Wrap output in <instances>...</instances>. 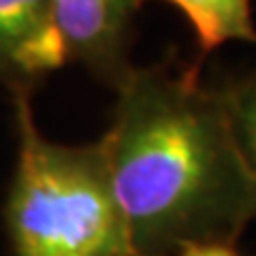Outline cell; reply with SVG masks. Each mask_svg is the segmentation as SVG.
<instances>
[{"label":"cell","mask_w":256,"mask_h":256,"mask_svg":"<svg viewBox=\"0 0 256 256\" xmlns=\"http://www.w3.org/2000/svg\"><path fill=\"white\" fill-rule=\"evenodd\" d=\"M98 139L134 256H173L190 244H233L256 218V178L220 90L198 66H132L116 88Z\"/></svg>","instance_id":"cell-1"},{"label":"cell","mask_w":256,"mask_h":256,"mask_svg":"<svg viewBox=\"0 0 256 256\" xmlns=\"http://www.w3.org/2000/svg\"><path fill=\"white\" fill-rule=\"evenodd\" d=\"M18 158L4 203L15 256H134L100 141L64 146L41 132L32 90L11 92Z\"/></svg>","instance_id":"cell-2"},{"label":"cell","mask_w":256,"mask_h":256,"mask_svg":"<svg viewBox=\"0 0 256 256\" xmlns=\"http://www.w3.org/2000/svg\"><path fill=\"white\" fill-rule=\"evenodd\" d=\"M166 2L178 6L186 15L203 54H210L230 41L256 45L252 0H166Z\"/></svg>","instance_id":"cell-5"},{"label":"cell","mask_w":256,"mask_h":256,"mask_svg":"<svg viewBox=\"0 0 256 256\" xmlns=\"http://www.w3.org/2000/svg\"><path fill=\"white\" fill-rule=\"evenodd\" d=\"M178 256H239V254L235 252L233 244L207 242V244H190L182 248Z\"/></svg>","instance_id":"cell-7"},{"label":"cell","mask_w":256,"mask_h":256,"mask_svg":"<svg viewBox=\"0 0 256 256\" xmlns=\"http://www.w3.org/2000/svg\"><path fill=\"white\" fill-rule=\"evenodd\" d=\"M218 90L235 141L256 178V66L242 79Z\"/></svg>","instance_id":"cell-6"},{"label":"cell","mask_w":256,"mask_h":256,"mask_svg":"<svg viewBox=\"0 0 256 256\" xmlns=\"http://www.w3.org/2000/svg\"><path fill=\"white\" fill-rule=\"evenodd\" d=\"M66 64L52 0H0V84L32 90Z\"/></svg>","instance_id":"cell-4"},{"label":"cell","mask_w":256,"mask_h":256,"mask_svg":"<svg viewBox=\"0 0 256 256\" xmlns=\"http://www.w3.org/2000/svg\"><path fill=\"white\" fill-rule=\"evenodd\" d=\"M143 0H52L54 26L66 62H79L116 88L132 68V20Z\"/></svg>","instance_id":"cell-3"}]
</instances>
